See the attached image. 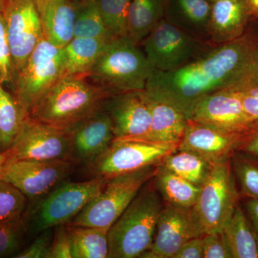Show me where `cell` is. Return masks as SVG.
Masks as SVG:
<instances>
[{
  "label": "cell",
  "instance_id": "1f68e13d",
  "mask_svg": "<svg viewBox=\"0 0 258 258\" xmlns=\"http://www.w3.org/2000/svg\"><path fill=\"white\" fill-rule=\"evenodd\" d=\"M105 25L115 37L128 36L129 8L132 0H96Z\"/></svg>",
  "mask_w": 258,
  "mask_h": 258
},
{
  "label": "cell",
  "instance_id": "e0dca14e",
  "mask_svg": "<svg viewBox=\"0 0 258 258\" xmlns=\"http://www.w3.org/2000/svg\"><path fill=\"white\" fill-rule=\"evenodd\" d=\"M240 91L225 89L205 97L195 106L189 120L229 131L251 130L253 122L244 113Z\"/></svg>",
  "mask_w": 258,
  "mask_h": 258
},
{
  "label": "cell",
  "instance_id": "7c38bea8",
  "mask_svg": "<svg viewBox=\"0 0 258 258\" xmlns=\"http://www.w3.org/2000/svg\"><path fill=\"white\" fill-rule=\"evenodd\" d=\"M75 164L66 159L18 160L6 164L0 179L13 184L27 198L37 201L64 182Z\"/></svg>",
  "mask_w": 258,
  "mask_h": 258
},
{
  "label": "cell",
  "instance_id": "44dd1931",
  "mask_svg": "<svg viewBox=\"0 0 258 258\" xmlns=\"http://www.w3.org/2000/svg\"><path fill=\"white\" fill-rule=\"evenodd\" d=\"M212 3L208 0H167L165 20L189 35L210 37Z\"/></svg>",
  "mask_w": 258,
  "mask_h": 258
},
{
  "label": "cell",
  "instance_id": "603a6c76",
  "mask_svg": "<svg viewBox=\"0 0 258 258\" xmlns=\"http://www.w3.org/2000/svg\"><path fill=\"white\" fill-rule=\"evenodd\" d=\"M156 189L166 205L180 208H191L198 202L201 186L186 181L160 164L154 176Z\"/></svg>",
  "mask_w": 258,
  "mask_h": 258
},
{
  "label": "cell",
  "instance_id": "83f0119b",
  "mask_svg": "<svg viewBox=\"0 0 258 258\" xmlns=\"http://www.w3.org/2000/svg\"><path fill=\"white\" fill-rule=\"evenodd\" d=\"M159 164L200 186L208 178L213 166L200 154L187 150H177L167 156Z\"/></svg>",
  "mask_w": 258,
  "mask_h": 258
},
{
  "label": "cell",
  "instance_id": "8d00e7d4",
  "mask_svg": "<svg viewBox=\"0 0 258 258\" xmlns=\"http://www.w3.org/2000/svg\"><path fill=\"white\" fill-rule=\"evenodd\" d=\"M48 258H73V245L67 224L55 227Z\"/></svg>",
  "mask_w": 258,
  "mask_h": 258
},
{
  "label": "cell",
  "instance_id": "2e32d148",
  "mask_svg": "<svg viewBox=\"0 0 258 258\" xmlns=\"http://www.w3.org/2000/svg\"><path fill=\"white\" fill-rule=\"evenodd\" d=\"M105 109L115 139H147L152 115L144 90L114 95L107 101Z\"/></svg>",
  "mask_w": 258,
  "mask_h": 258
},
{
  "label": "cell",
  "instance_id": "7bdbcfd3",
  "mask_svg": "<svg viewBox=\"0 0 258 258\" xmlns=\"http://www.w3.org/2000/svg\"><path fill=\"white\" fill-rule=\"evenodd\" d=\"M252 16L258 17V0H247Z\"/></svg>",
  "mask_w": 258,
  "mask_h": 258
},
{
  "label": "cell",
  "instance_id": "ffe728a7",
  "mask_svg": "<svg viewBox=\"0 0 258 258\" xmlns=\"http://www.w3.org/2000/svg\"><path fill=\"white\" fill-rule=\"evenodd\" d=\"M37 6L45 38L63 48L74 37L76 1L37 0Z\"/></svg>",
  "mask_w": 258,
  "mask_h": 258
},
{
  "label": "cell",
  "instance_id": "ac0fdd59",
  "mask_svg": "<svg viewBox=\"0 0 258 258\" xmlns=\"http://www.w3.org/2000/svg\"><path fill=\"white\" fill-rule=\"evenodd\" d=\"M70 161L87 164L105 152L115 139L112 122L106 109L100 110L70 131Z\"/></svg>",
  "mask_w": 258,
  "mask_h": 258
},
{
  "label": "cell",
  "instance_id": "f546056e",
  "mask_svg": "<svg viewBox=\"0 0 258 258\" xmlns=\"http://www.w3.org/2000/svg\"><path fill=\"white\" fill-rule=\"evenodd\" d=\"M24 120L14 96L0 84V152L14 143Z\"/></svg>",
  "mask_w": 258,
  "mask_h": 258
},
{
  "label": "cell",
  "instance_id": "4dcf8cb0",
  "mask_svg": "<svg viewBox=\"0 0 258 258\" xmlns=\"http://www.w3.org/2000/svg\"><path fill=\"white\" fill-rule=\"evenodd\" d=\"M231 165L241 198L258 199V157L237 152Z\"/></svg>",
  "mask_w": 258,
  "mask_h": 258
},
{
  "label": "cell",
  "instance_id": "d6986e66",
  "mask_svg": "<svg viewBox=\"0 0 258 258\" xmlns=\"http://www.w3.org/2000/svg\"><path fill=\"white\" fill-rule=\"evenodd\" d=\"M252 16L247 0H214L210 38L215 45L235 40L245 33Z\"/></svg>",
  "mask_w": 258,
  "mask_h": 258
},
{
  "label": "cell",
  "instance_id": "f1b7e54d",
  "mask_svg": "<svg viewBox=\"0 0 258 258\" xmlns=\"http://www.w3.org/2000/svg\"><path fill=\"white\" fill-rule=\"evenodd\" d=\"M74 36L106 40L115 38L105 25L96 0L76 1Z\"/></svg>",
  "mask_w": 258,
  "mask_h": 258
},
{
  "label": "cell",
  "instance_id": "7a4b0ae2",
  "mask_svg": "<svg viewBox=\"0 0 258 258\" xmlns=\"http://www.w3.org/2000/svg\"><path fill=\"white\" fill-rule=\"evenodd\" d=\"M111 96L85 76H64L37 102L28 116L69 132L104 108Z\"/></svg>",
  "mask_w": 258,
  "mask_h": 258
},
{
  "label": "cell",
  "instance_id": "b9f144b4",
  "mask_svg": "<svg viewBox=\"0 0 258 258\" xmlns=\"http://www.w3.org/2000/svg\"><path fill=\"white\" fill-rule=\"evenodd\" d=\"M239 152L258 157V120L252 123V133Z\"/></svg>",
  "mask_w": 258,
  "mask_h": 258
},
{
  "label": "cell",
  "instance_id": "484cf974",
  "mask_svg": "<svg viewBox=\"0 0 258 258\" xmlns=\"http://www.w3.org/2000/svg\"><path fill=\"white\" fill-rule=\"evenodd\" d=\"M112 40L74 37L64 47L66 56V76H86Z\"/></svg>",
  "mask_w": 258,
  "mask_h": 258
},
{
  "label": "cell",
  "instance_id": "4316f807",
  "mask_svg": "<svg viewBox=\"0 0 258 258\" xmlns=\"http://www.w3.org/2000/svg\"><path fill=\"white\" fill-rule=\"evenodd\" d=\"M73 245V258H107L109 229L68 225Z\"/></svg>",
  "mask_w": 258,
  "mask_h": 258
},
{
  "label": "cell",
  "instance_id": "52a82bcc",
  "mask_svg": "<svg viewBox=\"0 0 258 258\" xmlns=\"http://www.w3.org/2000/svg\"><path fill=\"white\" fill-rule=\"evenodd\" d=\"M178 147L179 144L114 139L104 152L86 165L92 178L109 179L158 165L169 154L176 152Z\"/></svg>",
  "mask_w": 258,
  "mask_h": 258
},
{
  "label": "cell",
  "instance_id": "8fae6325",
  "mask_svg": "<svg viewBox=\"0 0 258 258\" xmlns=\"http://www.w3.org/2000/svg\"><path fill=\"white\" fill-rule=\"evenodd\" d=\"M71 149L69 132L28 116L14 143L4 152L8 164L18 160L70 161Z\"/></svg>",
  "mask_w": 258,
  "mask_h": 258
},
{
  "label": "cell",
  "instance_id": "9a60e30c",
  "mask_svg": "<svg viewBox=\"0 0 258 258\" xmlns=\"http://www.w3.org/2000/svg\"><path fill=\"white\" fill-rule=\"evenodd\" d=\"M252 131H229L189 120L178 150L197 153L212 164L223 162L240 150Z\"/></svg>",
  "mask_w": 258,
  "mask_h": 258
},
{
  "label": "cell",
  "instance_id": "5b68a950",
  "mask_svg": "<svg viewBox=\"0 0 258 258\" xmlns=\"http://www.w3.org/2000/svg\"><path fill=\"white\" fill-rule=\"evenodd\" d=\"M66 76V56L63 48L43 39L17 75L10 93L14 96L23 118L30 114L37 102Z\"/></svg>",
  "mask_w": 258,
  "mask_h": 258
},
{
  "label": "cell",
  "instance_id": "e575fe53",
  "mask_svg": "<svg viewBox=\"0 0 258 258\" xmlns=\"http://www.w3.org/2000/svg\"><path fill=\"white\" fill-rule=\"evenodd\" d=\"M25 230L23 220L0 222V257L13 255L19 251Z\"/></svg>",
  "mask_w": 258,
  "mask_h": 258
},
{
  "label": "cell",
  "instance_id": "30bf717a",
  "mask_svg": "<svg viewBox=\"0 0 258 258\" xmlns=\"http://www.w3.org/2000/svg\"><path fill=\"white\" fill-rule=\"evenodd\" d=\"M204 42L163 18L141 44L153 69L168 72L182 67L208 50Z\"/></svg>",
  "mask_w": 258,
  "mask_h": 258
},
{
  "label": "cell",
  "instance_id": "d590c367",
  "mask_svg": "<svg viewBox=\"0 0 258 258\" xmlns=\"http://www.w3.org/2000/svg\"><path fill=\"white\" fill-rule=\"evenodd\" d=\"M203 258H233L223 231L203 236Z\"/></svg>",
  "mask_w": 258,
  "mask_h": 258
},
{
  "label": "cell",
  "instance_id": "cb8c5ba5",
  "mask_svg": "<svg viewBox=\"0 0 258 258\" xmlns=\"http://www.w3.org/2000/svg\"><path fill=\"white\" fill-rule=\"evenodd\" d=\"M222 231L233 258H258L257 237L240 204Z\"/></svg>",
  "mask_w": 258,
  "mask_h": 258
},
{
  "label": "cell",
  "instance_id": "bcb514c9",
  "mask_svg": "<svg viewBox=\"0 0 258 258\" xmlns=\"http://www.w3.org/2000/svg\"><path fill=\"white\" fill-rule=\"evenodd\" d=\"M208 1L211 2V3H213L214 0H208Z\"/></svg>",
  "mask_w": 258,
  "mask_h": 258
},
{
  "label": "cell",
  "instance_id": "ba28073f",
  "mask_svg": "<svg viewBox=\"0 0 258 258\" xmlns=\"http://www.w3.org/2000/svg\"><path fill=\"white\" fill-rule=\"evenodd\" d=\"M107 181L104 178H91L88 181L61 183L37 200L30 219L32 231L40 233L69 224L101 192Z\"/></svg>",
  "mask_w": 258,
  "mask_h": 258
},
{
  "label": "cell",
  "instance_id": "8992f818",
  "mask_svg": "<svg viewBox=\"0 0 258 258\" xmlns=\"http://www.w3.org/2000/svg\"><path fill=\"white\" fill-rule=\"evenodd\" d=\"M158 165L108 179L101 192L68 225L109 229L144 185L154 179Z\"/></svg>",
  "mask_w": 258,
  "mask_h": 258
},
{
  "label": "cell",
  "instance_id": "277c9868",
  "mask_svg": "<svg viewBox=\"0 0 258 258\" xmlns=\"http://www.w3.org/2000/svg\"><path fill=\"white\" fill-rule=\"evenodd\" d=\"M154 69L144 52L128 36L107 45L86 77L111 95L143 91Z\"/></svg>",
  "mask_w": 258,
  "mask_h": 258
},
{
  "label": "cell",
  "instance_id": "7402d4cb",
  "mask_svg": "<svg viewBox=\"0 0 258 258\" xmlns=\"http://www.w3.org/2000/svg\"><path fill=\"white\" fill-rule=\"evenodd\" d=\"M152 122L147 141L179 144L189 123L187 117L174 106L155 99L146 93Z\"/></svg>",
  "mask_w": 258,
  "mask_h": 258
},
{
  "label": "cell",
  "instance_id": "d4e9b609",
  "mask_svg": "<svg viewBox=\"0 0 258 258\" xmlns=\"http://www.w3.org/2000/svg\"><path fill=\"white\" fill-rule=\"evenodd\" d=\"M167 0H132L129 8L128 37L140 45L163 19Z\"/></svg>",
  "mask_w": 258,
  "mask_h": 258
},
{
  "label": "cell",
  "instance_id": "f35d334b",
  "mask_svg": "<svg viewBox=\"0 0 258 258\" xmlns=\"http://www.w3.org/2000/svg\"><path fill=\"white\" fill-rule=\"evenodd\" d=\"M241 93L244 113L251 122L258 120V80L244 88Z\"/></svg>",
  "mask_w": 258,
  "mask_h": 258
},
{
  "label": "cell",
  "instance_id": "6da1fadb",
  "mask_svg": "<svg viewBox=\"0 0 258 258\" xmlns=\"http://www.w3.org/2000/svg\"><path fill=\"white\" fill-rule=\"evenodd\" d=\"M258 80V42L252 35L215 45L182 67L153 71L145 91L169 103L188 119L205 97L225 89L242 91Z\"/></svg>",
  "mask_w": 258,
  "mask_h": 258
},
{
  "label": "cell",
  "instance_id": "60d3db41",
  "mask_svg": "<svg viewBox=\"0 0 258 258\" xmlns=\"http://www.w3.org/2000/svg\"><path fill=\"white\" fill-rule=\"evenodd\" d=\"M242 199L244 200L243 210L255 232L258 246V199Z\"/></svg>",
  "mask_w": 258,
  "mask_h": 258
},
{
  "label": "cell",
  "instance_id": "5bb4252c",
  "mask_svg": "<svg viewBox=\"0 0 258 258\" xmlns=\"http://www.w3.org/2000/svg\"><path fill=\"white\" fill-rule=\"evenodd\" d=\"M205 235L193 208L164 205L150 248L141 257L173 258L186 242Z\"/></svg>",
  "mask_w": 258,
  "mask_h": 258
},
{
  "label": "cell",
  "instance_id": "3957f363",
  "mask_svg": "<svg viewBox=\"0 0 258 258\" xmlns=\"http://www.w3.org/2000/svg\"><path fill=\"white\" fill-rule=\"evenodd\" d=\"M164 206L157 190L141 189L108 230V257H141L147 252L152 245Z\"/></svg>",
  "mask_w": 258,
  "mask_h": 258
},
{
  "label": "cell",
  "instance_id": "74e56055",
  "mask_svg": "<svg viewBox=\"0 0 258 258\" xmlns=\"http://www.w3.org/2000/svg\"><path fill=\"white\" fill-rule=\"evenodd\" d=\"M53 232L48 229L40 232V235L30 246L15 254L17 258H48Z\"/></svg>",
  "mask_w": 258,
  "mask_h": 258
},
{
  "label": "cell",
  "instance_id": "7dc6e473",
  "mask_svg": "<svg viewBox=\"0 0 258 258\" xmlns=\"http://www.w3.org/2000/svg\"><path fill=\"white\" fill-rule=\"evenodd\" d=\"M75 1H79V0H75Z\"/></svg>",
  "mask_w": 258,
  "mask_h": 258
},
{
  "label": "cell",
  "instance_id": "d6a6232c",
  "mask_svg": "<svg viewBox=\"0 0 258 258\" xmlns=\"http://www.w3.org/2000/svg\"><path fill=\"white\" fill-rule=\"evenodd\" d=\"M27 198L13 184L0 179V222L22 220Z\"/></svg>",
  "mask_w": 258,
  "mask_h": 258
},
{
  "label": "cell",
  "instance_id": "836d02e7",
  "mask_svg": "<svg viewBox=\"0 0 258 258\" xmlns=\"http://www.w3.org/2000/svg\"><path fill=\"white\" fill-rule=\"evenodd\" d=\"M16 79L6 25L3 15L0 13V84L11 91Z\"/></svg>",
  "mask_w": 258,
  "mask_h": 258
},
{
  "label": "cell",
  "instance_id": "ab89813d",
  "mask_svg": "<svg viewBox=\"0 0 258 258\" xmlns=\"http://www.w3.org/2000/svg\"><path fill=\"white\" fill-rule=\"evenodd\" d=\"M203 236L195 237L186 242L173 258H203Z\"/></svg>",
  "mask_w": 258,
  "mask_h": 258
},
{
  "label": "cell",
  "instance_id": "4fadbf2b",
  "mask_svg": "<svg viewBox=\"0 0 258 258\" xmlns=\"http://www.w3.org/2000/svg\"><path fill=\"white\" fill-rule=\"evenodd\" d=\"M3 15L17 77L35 47L45 39L37 0H6Z\"/></svg>",
  "mask_w": 258,
  "mask_h": 258
},
{
  "label": "cell",
  "instance_id": "ee69618b",
  "mask_svg": "<svg viewBox=\"0 0 258 258\" xmlns=\"http://www.w3.org/2000/svg\"><path fill=\"white\" fill-rule=\"evenodd\" d=\"M8 163V157L4 152H0V173L4 169Z\"/></svg>",
  "mask_w": 258,
  "mask_h": 258
},
{
  "label": "cell",
  "instance_id": "f6af8a7d",
  "mask_svg": "<svg viewBox=\"0 0 258 258\" xmlns=\"http://www.w3.org/2000/svg\"><path fill=\"white\" fill-rule=\"evenodd\" d=\"M5 3H6V0H0V13L3 14V11H4Z\"/></svg>",
  "mask_w": 258,
  "mask_h": 258
},
{
  "label": "cell",
  "instance_id": "9c48e42d",
  "mask_svg": "<svg viewBox=\"0 0 258 258\" xmlns=\"http://www.w3.org/2000/svg\"><path fill=\"white\" fill-rule=\"evenodd\" d=\"M240 199L231 159L213 164L193 207L205 235L223 230Z\"/></svg>",
  "mask_w": 258,
  "mask_h": 258
}]
</instances>
